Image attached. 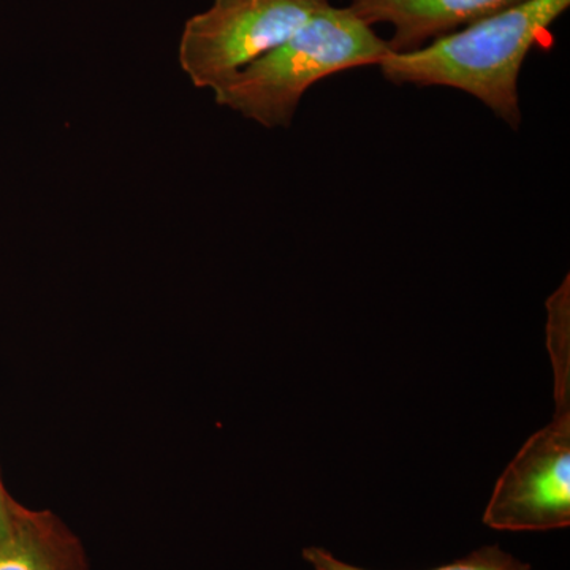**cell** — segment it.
<instances>
[{
  "label": "cell",
  "instance_id": "cell-6",
  "mask_svg": "<svg viewBox=\"0 0 570 570\" xmlns=\"http://www.w3.org/2000/svg\"><path fill=\"white\" fill-rule=\"evenodd\" d=\"M0 570H89L81 540L51 510L11 504L9 538L0 542Z\"/></svg>",
  "mask_w": 570,
  "mask_h": 570
},
{
  "label": "cell",
  "instance_id": "cell-3",
  "mask_svg": "<svg viewBox=\"0 0 570 570\" xmlns=\"http://www.w3.org/2000/svg\"><path fill=\"white\" fill-rule=\"evenodd\" d=\"M330 0H214L184 26L179 63L197 88L216 89L275 50Z\"/></svg>",
  "mask_w": 570,
  "mask_h": 570
},
{
  "label": "cell",
  "instance_id": "cell-1",
  "mask_svg": "<svg viewBox=\"0 0 570 570\" xmlns=\"http://www.w3.org/2000/svg\"><path fill=\"white\" fill-rule=\"evenodd\" d=\"M569 7L570 0H524L419 50L390 51L379 67L395 85L448 86L471 94L519 127L521 67Z\"/></svg>",
  "mask_w": 570,
  "mask_h": 570
},
{
  "label": "cell",
  "instance_id": "cell-7",
  "mask_svg": "<svg viewBox=\"0 0 570 570\" xmlns=\"http://www.w3.org/2000/svg\"><path fill=\"white\" fill-rule=\"evenodd\" d=\"M303 560L313 570H366L348 564L336 558L332 551L316 546L306 547L303 550ZM431 570H532V568L528 562L519 560L499 546H483L461 560Z\"/></svg>",
  "mask_w": 570,
  "mask_h": 570
},
{
  "label": "cell",
  "instance_id": "cell-2",
  "mask_svg": "<svg viewBox=\"0 0 570 570\" xmlns=\"http://www.w3.org/2000/svg\"><path fill=\"white\" fill-rule=\"evenodd\" d=\"M389 41L348 9L318 10L275 50L214 89L217 104L269 127H288L311 86L355 67L379 66Z\"/></svg>",
  "mask_w": 570,
  "mask_h": 570
},
{
  "label": "cell",
  "instance_id": "cell-8",
  "mask_svg": "<svg viewBox=\"0 0 570 570\" xmlns=\"http://www.w3.org/2000/svg\"><path fill=\"white\" fill-rule=\"evenodd\" d=\"M13 499L3 485L2 475H0V542L9 538L10 534Z\"/></svg>",
  "mask_w": 570,
  "mask_h": 570
},
{
  "label": "cell",
  "instance_id": "cell-4",
  "mask_svg": "<svg viewBox=\"0 0 570 570\" xmlns=\"http://www.w3.org/2000/svg\"><path fill=\"white\" fill-rule=\"evenodd\" d=\"M483 523L546 532L570 524V397L554 400L549 425L528 439L494 485Z\"/></svg>",
  "mask_w": 570,
  "mask_h": 570
},
{
  "label": "cell",
  "instance_id": "cell-5",
  "mask_svg": "<svg viewBox=\"0 0 570 570\" xmlns=\"http://www.w3.org/2000/svg\"><path fill=\"white\" fill-rule=\"evenodd\" d=\"M520 2L524 0H351L348 9L371 28L389 24L390 50L404 52Z\"/></svg>",
  "mask_w": 570,
  "mask_h": 570
}]
</instances>
